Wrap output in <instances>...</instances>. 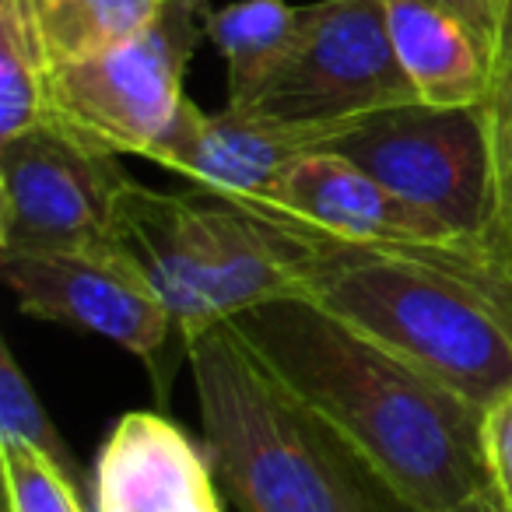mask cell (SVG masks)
I'll list each match as a JSON object with an SVG mask.
<instances>
[{"instance_id":"obj_18","label":"cell","mask_w":512,"mask_h":512,"mask_svg":"<svg viewBox=\"0 0 512 512\" xmlns=\"http://www.w3.org/2000/svg\"><path fill=\"white\" fill-rule=\"evenodd\" d=\"M0 467L8 512H95L85 505V488L36 449L0 439Z\"/></svg>"},{"instance_id":"obj_3","label":"cell","mask_w":512,"mask_h":512,"mask_svg":"<svg viewBox=\"0 0 512 512\" xmlns=\"http://www.w3.org/2000/svg\"><path fill=\"white\" fill-rule=\"evenodd\" d=\"M204 453L235 512H411L228 323L186 344Z\"/></svg>"},{"instance_id":"obj_7","label":"cell","mask_w":512,"mask_h":512,"mask_svg":"<svg viewBox=\"0 0 512 512\" xmlns=\"http://www.w3.org/2000/svg\"><path fill=\"white\" fill-rule=\"evenodd\" d=\"M407 102L421 95L397 57L383 0H316L302 8L292 53L242 109L295 123H355Z\"/></svg>"},{"instance_id":"obj_8","label":"cell","mask_w":512,"mask_h":512,"mask_svg":"<svg viewBox=\"0 0 512 512\" xmlns=\"http://www.w3.org/2000/svg\"><path fill=\"white\" fill-rule=\"evenodd\" d=\"M0 278L36 320L88 330L155 365L176 334L172 313L116 239L60 249H0Z\"/></svg>"},{"instance_id":"obj_21","label":"cell","mask_w":512,"mask_h":512,"mask_svg":"<svg viewBox=\"0 0 512 512\" xmlns=\"http://www.w3.org/2000/svg\"><path fill=\"white\" fill-rule=\"evenodd\" d=\"M488 246L495 249V256L505 264V271L512 274V218H502L495 225V232L488 235Z\"/></svg>"},{"instance_id":"obj_9","label":"cell","mask_w":512,"mask_h":512,"mask_svg":"<svg viewBox=\"0 0 512 512\" xmlns=\"http://www.w3.org/2000/svg\"><path fill=\"white\" fill-rule=\"evenodd\" d=\"M134 179L109 155L60 127L0 141V249L106 242Z\"/></svg>"},{"instance_id":"obj_19","label":"cell","mask_w":512,"mask_h":512,"mask_svg":"<svg viewBox=\"0 0 512 512\" xmlns=\"http://www.w3.org/2000/svg\"><path fill=\"white\" fill-rule=\"evenodd\" d=\"M491 134V158H495V204L498 218H512V0H509V22H505V46H502V67L491 99L484 102ZM495 232V228H491Z\"/></svg>"},{"instance_id":"obj_20","label":"cell","mask_w":512,"mask_h":512,"mask_svg":"<svg viewBox=\"0 0 512 512\" xmlns=\"http://www.w3.org/2000/svg\"><path fill=\"white\" fill-rule=\"evenodd\" d=\"M481 446L491 474V488L512 509V393H505L502 400H495L481 414Z\"/></svg>"},{"instance_id":"obj_22","label":"cell","mask_w":512,"mask_h":512,"mask_svg":"<svg viewBox=\"0 0 512 512\" xmlns=\"http://www.w3.org/2000/svg\"><path fill=\"white\" fill-rule=\"evenodd\" d=\"M463 512H512V509H509V505H505V498L498 495L495 488H488V491H484V495H477L474 502H470Z\"/></svg>"},{"instance_id":"obj_11","label":"cell","mask_w":512,"mask_h":512,"mask_svg":"<svg viewBox=\"0 0 512 512\" xmlns=\"http://www.w3.org/2000/svg\"><path fill=\"white\" fill-rule=\"evenodd\" d=\"M390 39L428 106H484L502 67L509 0H383Z\"/></svg>"},{"instance_id":"obj_1","label":"cell","mask_w":512,"mask_h":512,"mask_svg":"<svg viewBox=\"0 0 512 512\" xmlns=\"http://www.w3.org/2000/svg\"><path fill=\"white\" fill-rule=\"evenodd\" d=\"M228 327L411 512H463L491 488L484 411L316 299L264 302L232 316Z\"/></svg>"},{"instance_id":"obj_14","label":"cell","mask_w":512,"mask_h":512,"mask_svg":"<svg viewBox=\"0 0 512 512\" xmlns=\"http://www.w3.org/2000/svg\"><path fill=\"white\" fill-rule=\"evenodd\" d=\"M204 32L228 67V106L242 109L292 53L302 8L285 0H235L204 11Z\"/></svg>"},{"instance_id":"obj_4","label":"cell","mask_w":512,"mask_h":512,"mask_svg":"<svg viewBox=\"0 0 512 512\" xmlns=\"http://www.w3.org/2000/svg\"><path fill=\"white\" fill-rule=\"evenodd\" d=\"M113 239L148 274L186 348L246 309L306 295L323 232L200 186L162 193L130 183Z\"/></svg>"},{"instance_id":"obj_13","label":"cell","mask_w":512,"mask_h":512,"mask_svg":"<svg viewBox=\"0 0 512 512\" xmlns=\"http://www.w3.org/2000/svg\"><path fill=\"white\" fill-rule=\"evenodd\" d=\"M204 449L165 414L130 411L106 435L92 470L95 512H221Z\"/></svg>"},{"instance_id":"obj_5","label":"cell","mask_w":512,"mask_h":512,"mask_svg":"<svg viewBox=\"0 0 512 512\" xmlns=\"http://www.w3.org/2000/svg\"><path fill=\"white\" fill-rule=\"evenodd\" d=\"M204 11L169 0L158 22L99 57L50 67L46 123L109 155L148 158L183 106V78L204 32Z\"/></svg>"},{"instance_id":"obj_12","label":"cell","mask_w":512,"mask_h":512,"mask_svg":"<svg viewBox=\"0 0 512 512\" xmlns=\"http://www.w3.org/2000/svg\"><path fill=\"white\" fill-rule=\"evenodd\" d=\"M274 211L330 235L337 242L358 246H470V239L442 225L435 214L397 197L390 186L355 165L351 158L323 148L299 158L274 197Z\"/></svg>"},{"instance_id":"obj_23","label":"cell","mask_w":512,"mask_h":512,"mask_svg":"<svg viewBox=\"0 0 512 512\" xmlns=\"http://www.w3.org/2000/svg\"><path fill=\"white\" fill-rule=\"evenodd\" d=\"M190 4H200V8H207V0H190Z\"/></svg>"},{"instance_id":"obj_17","label":"cell","mask_w":512,"mask_h":512,"mask_svg":"<svg viewBox=\"0 0 512 512\" xmlns=\"http://www.w3.org/2000/svg\"><path fill=\"white\" fill-rule=\"evenodd\" d=\"M0 439L36 449L53 467L64 470L74 484L92 491V477L85 474L74 449L67 446L60 428L53 425L50 411L39 400L36 386L29 383V376H25L22 362L15 358V348L8 341H0Z\"/></svg>"},{"instance_id":"obj_16","label":"cell","mask_w":512,"mask_h":512,"mask_svg":"<svg viewBox=\"0 0 512 512\" xmlns=\"http://www.w3.org/2000/svg\"><path fill=\"white\" fill-rule=\"evenodd\" d=\"M50 67L32 0H0V141L46 123Z\"/></svg>"},{"instance_id":"obj_15","label":"cell","mask_w":512,"mask_h":512,"mask_svg":"<svg viewBox=\"0 0 512 512\" xmlns=\"http://www.w3.org/2000/svg\"><path fill=\"white\" fill-rule=\"evenodd\" d=\"M169 0H32L50 64L85 60L130 43L158 22Z\"/></svg>"},{"instance_id":"obj_6","label":"cell","mask_w":512,"mask_h":512,"mask_svg":"<svg viewBox=\"0 0 512 512\" xmlns=\"http://www.w3.org/2000/svg\"><path fill=\"white\" fill-rule=\"evenodd\" d=\"M330 151L362 165L456 235L488 246L498 204L488 116L481 106H393L355 120L330 141Z\"/></svg>"},{"instance_id":"obj_2","label":"cell","mask_w":512,"mask_h":512,"mask_svg":"<svg viewBox=\"0 0 512 512\" xmlns=\"http://www.w3.org/2000/svg\"><path fill=\"white\" fill-rule=\"evenodd\" d=\"M306 295L477 411L512 393V274L484 242L358 246L323 235Z\"/></svg>"},{"instance_id":"obj_10","label":"cell","mask_w":512,"mask_h":512,"mask_svg":"<svg viewBox=\"0 0 512 512\" xmlns=\"http://www.w3.org/2000/svg\"><path fill=\"white\" fill-rule=\"evenodd\" d=\"M351 123H295L232 109L204 113L183 99L176 120L151 151V162L186 176L193 186L225 197L267 204L299 158L330 148Z\"/></svg>"}]
</instances>
